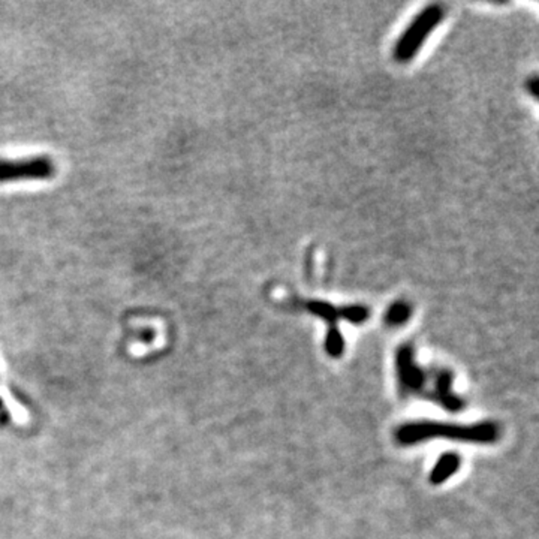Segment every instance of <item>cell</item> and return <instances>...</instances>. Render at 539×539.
<instances>
[{
  "instance_id": "1",
  "label": "cell",
  "mask_w": 539,
  "mask_h": 539,
  "mask_svg": "<svg viewBox=\"0 0 539 539\" xmlns=\"http://www.w3.org/2000/svg\"><path fill=\"white\" fill-rule=\"evenodd\" d=\"M501 429L496 422H481L473 426L448 424V422L418 421L406 422L396 430V439L400 445H414L427 439L445 438L461 442L493 444L499 439Z\"/></svg>"
},
{
  "instance_id": "2",
  "label": "cell",
  "mask_w": 539,
  "mask_h": 539,
  "mask_svg": "<svg viewBox=\"0 0 539 539\" xmlns=\"http://www.w3.org/2000/svg\"><path fill=\"white\" fill-rule=\"evenodd\" d=\"M442 17L444 9L441 5H430L422 9L397 41L394 47L396 59L399 62H409L424 43L429 33L441 23Z\"/></svg>"
},
{
  "instance_id": "3",
  "label": "cell",
  "mask_w": 539,
  "mask_h": 539,
  "mask_svg": "<svg viewBox=\"0 0 539 539\" xmlns=\"http://www.w3.org/2000/svg\"><path fill=\"white\" fill-rule=\"evenodd\" d=\"M56 164L48 155L23 159H0V183L20 180H47L56 176Z\"/></svg>"
},
{
  "instance_id": "4",
  "label": "cell",
  "mask_w": 539,
  "mask_h": 539,
  "mask_svg": "<svg viewBox=\"0 0 539 539\" xmlns=\"http://www.w3.org/2000/svg\"><path fill=\"white\" fill-rule=\"evenodd\" d=\"M396 366L400 385L407 392H418L426 384V373L417 361L415 352L411 345H402L396 354Z\"/></svg>"
},
{
  "instance_id": "5",
  "label": "cell",
  "mask_w": 539,
  "mask_h": 539,
  "mask_svg": "<svg viewBox=\"0 0 539 539\" xmlns=\"http://www.w3.org/2000/svg\"><path fill=\"white\" fill-rule=\"evenodd\" d=\"M436 396L446 411L459 412L463 409V400L453 392V373L448 370H441L436 377Z\"/></svg>"
},
{
  "instance_id": "6",
  "label": "cell",
  "mask_w": 539,
  "mask_h": 539,
  "mask_svg": "<svg viewBox=\"0 0 539 539\" xmlns=\"http://www.w3.org/2000/svg\"><path fill=\"white\" fill-rule=\"evenodd\" d=\"M461 464V459L457 453H445L439 457V460L436 461L434 468L431 469L429 475L430 484L433 486H439L446 483V481L453 476L454 473L459 472Z\"/></svg>"
},
{
  "instance_id": "7",
  "label": "cell",
  "mask_w": 539,
  "mask_h": 539,
  "mask_svg": "<svg viewBox=\"0 0 539 539\" xmlns=\"http://www.w3.org/2000/svg\"><path fill=\"white\" fill-rule=\"evenodd\" d=\"M305 309L312 315L320 318L328 324V328L337 327V323L340 319L346 318V305L345 308H336L331 303L319 301V300H310L305 303Z\"/></svg>"
},
{
  "instance_id": "8",
  "label": "cell",
  "mask_w": 539,
  "mask_h": 539,
  "mask_svg": "<svg viewBox=\"0 0 539 539\" xmlns=\"http://www.w3.org/2000/svg\"><path fill=\"white\" fill-rule=\"evenodd\" d=\"M412 309L406 301H396L389 305V309L385 315V320L388 325H403L407 319L411 318Z\"/></svg>"
},
{
  "instance_id": "9",
  "label": "cell",
  "mask_w": 539,
  "mask_h": 539,
  "mask_svg": "<svg viewBox=\"0 0 539 539\" xmlns=\"http://www.w3.org/2000/svg\"><path fill=\"white\" fill-rule=\"evenodd\" d=\"M325 351L330 357L337 358L345 351V339L342 336V331L339 327L328 328L327 337H325Z\"/></svg>"
},
{
  "instance_id": "10",
  "label": "cell",
  "mask_w": 539,
  "mask_h": 539,
  "mask_svg": "<svg viewBox=\"0 0 539 539\" xmlns=\"http://www.w3.org/2000/svg\"><path fill=\"white\" fill-rule=\"evenodd\" d=\"M538 77H532L529 81H528V89L530 90V95L533 98H538Z\"/></svg>"
},
{
  "instance_id": "11",
  "label": "cell",
  "mask_w": 539,
  "mask_h": 539,
  "mask_svg": "<svg viewBox=\"0 0 539 539\" xmlns=\"http://www.w3.org/2000/svg\"><path fill=\"white\" fill-rule=\"evenodd\" d=\"M8 418H9V415H8L6 409H5V404H4L2 399H0V419H2V421H6Z\"/></svg>"
}]
</instances>
